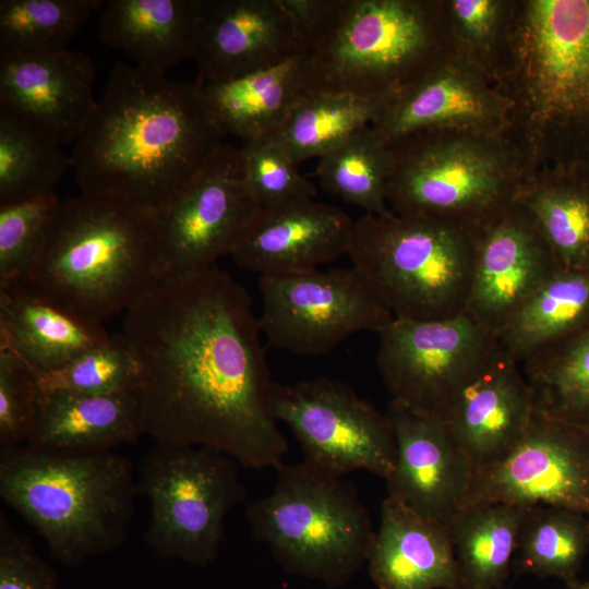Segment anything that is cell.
<instances>
[{
  "label": "cell",
  "instance_id": "obj_1",
  "mask_svg": "<svg viewBox=\"0 0 589 589\" xmlns=\"http://www.w3.org/2000/svg\"><path fill=\"white\" fill-rule=\"evenodd\" d=\"M261 333L250 293L217 266L159 280L120 333L140 366L144 435L279 466L288 442L271 410Z\"/></svg>",
  "mask_w": 589,
  "mask_h": 589
},
{
  "label": "cell",
  "instance_id": "obj_2",
  "mask_svg": "<svg viewBox=\"0 0 589 589\" xmlns=\"http://www.w3.org/2000/svg\"><path fill=\"white\" fill-rule=\"evenodd\" d=\"M225 136L201 85L118 61L70 155L81 193L157 212Z\"/></svg>",
  "mask_w": 589,
  "mask_h": 589
},
{
  "label": "cell",
  "instance_id": "obj_3",
  "mask_svg": "<svg viewBox=\"0 0 589 589\" xmlns=\"http://www.w3.org/2000/svg\"><path fill=\"white\" fill-rule=\"evenodd\" d=\"M492 82L509 103L503 134L525 178L589 168V0H515Z\"/></svg>",
  "mask_w": 589,
  "mask_h": 589
},
{
  "label": "cell",
  "instance_id": "obj_4",
  "mask_svg": "<svg viewBox=\"0 0 589 589\" xmlns=\"http://www.w3.org/2000/svg\"><path fill=\"white\" fill-rule=\"evenodd\" d=\"M139 494L131 462L112 450L55 453L27 445L0 450V496L74 567L128 537Z\"/></svg>",
  "mask_w": 589,
  "mask_h": 589
},
{
  "label": "cell",
  "instance_id": "obj_5",
  "mask_svg": "<svg viewBox=\"0 0 589 589\" xmlns=\"http://www.w3.org/2000/svg\"><path fill=\"white\" fill-rule=\"evenodd\" d=\"M160 280L156 213L117 199H61L29 281L98 322L127 312Z\"/></svg>",
  "mask_w": 589,
  "mask_h": 589
},
{
  "label": "cell",
  "instance_id": "obj_6",
  "mask_svg": "<svg viewBox=\"0 0 589 589\" xmlns=\"http://www.w3.org/2000/svg\"><path fill=\"white\" fill-rule=\"evenodd\" d=\"M308 92L390 101L456 56L445 0H345L308 51Z\"/></svg>",
  "mask_w": 589,
  "mask_h": 589
},
{
  "label": "cell",
  "instance_id": "obj_7",
  "mask_svg": "<svg viewBox=\"0 0 589 589\" xmlns=\"http://www.w3.org/2000/svg\"><path fill=\"white\" fill-rule=\"evenodd\" d=\"M275 470L273 490L247 506L251 534L286 572L328 587L348 584L375 536L356 488L305 460Z\"/></svg>",
  "mask_w": 589,
  "mask_h": 589
},
{
  "label": "cell",
  "instance_id": "obj_8",
  "mask_svg": "<svg viewBox=\"0 0 589 589\" xmlns=\"http://www.w3.org/2000/svg\"><path fill=\"white\" fill-rule=\"evenodd\" d=\"M394 214L474 231L515 201L522 161L503 132L423 131L388 143Z\"/></svg>",
  "mask_w": 589,
  "mask_h": 589
},
{
  "label": "cell",
  "instance_id": "obj_9",
  "mask_svg": "<svg viewBox=\"0 0 589 589\" xmlns=\"http://www.w3.org/2000/svg\"><path fill=\"white\" fill-rule=\"evenodd\" d=\"M347 255L395 317L441 320L466 311L473 232L393 212L354 220Z\"/></svg>",
  "mask_w": 589,
  "mask_h": 589
},
{
  "label": "cell",
  "instance_id": "obj_10",
  "mask_svg": "<svg viewBox=\"0 0 589 589\" xmlns=\"http://www.w3.org/2000/svg\"><path fill=\"white\" fill-rule=\"evenodd\" d=\"M238 466L211 447L154 444L136 481L148 502L145 539L157 556L195 567L217 558L226 518L244 497Z\"/></svg>",
  "mask_w": 589,
  "mask_h": 589
},
{
  "label": "cell",
  "instance_id": "obj_11",
  "mask_svg": "<svg viewBox=\"0 0 589 589\" xmlns=\"http://www.w3.org/2000/svg\"><path fill=\"white\" fill-rule=\"evenodd\" d=\"M269 406L299 442L304 459L344 478L368 471L387 480L394 471L397 445L386 413L360 397L348 384L330 377L294 383L273 382Z\"/></svg>",
  "mask_w": 589,
  "mask_h": 589
},
{
  "label": "cell",
  "instance_id": "obj_12",
  "mask_svg": "<svg viewBox=\"0 0 589 589\" xmlns=\"http://www.w3.org/2000/svg\"><path fill=\"white\" fill-rule=\"evenodd\" d=\"M377 334L376 366L392 399L444 420L500 348L466 312L425 321L394 316Z\"/></svg>",
  "mask_w": 589,
  "mask_h": 589
},
{
  "label": "cell",
  "instance_id": "obj_13",
  "mask_svg": "<svg viewBox=\"0 0 589 589\" xmlns=\"http://www.w3.org/2000/svg\"><path fill=\"white\" fill-rule=\"evenodd\" d=\"M261 209L241 149L223 143L175 199L155 212L160 280L216 266Z\"/></svg>",
  "mask_w": 589,
  "mask_h": 589
},
{
  "label": "cell",
  "instance_id": "obj_14",
  "mask_svg": "<svg viewBox=\"0 0 589 589\" xmlns=\"http://www.w3.org/2000/svg\"><path fill=\"white\" fill-rule=\"evenodd\" d=\"M262 334L280 350L325 354L360 332L378 333L394 315L350 268L260 276Z\"/></svg>",
  "mask_w": 589,
  "mask_h": 589
},
{
  "label": "cell",
  "instance_id": "obj_15",
  "mask_svg": "<svg viewBox=\"0 0 589 589\" xmlns=\"http://www.w3.org/2000/svg\"><path fill=\"white\" fill-rule=\"evenodd\" d=\"M549 505L589 516V431L533 412L517 446L474 470L466 506Z\"/></svg>",
  "mask_w": 589,
  "mask_h": 589
},
{
  "label": "cell",
  "instance_id": "obj_16",
  "mask_svg": "<svg viewBox=\"0 0 589 589\" xmlns=\"http://www.w3.org/2000/svg\"><path fill=\"white\" fill-rule=\"evenodd\" d=\"M386 414L397 445L388 495L449 532L474 472L468 456L446 420L393 399Z\"/></svg>",
  "mask_w": 589,
  "mask_h": 589
},
{
  "label": "cell",
  "instance_id": "obj_17",
  "mask_svg": "<svg viewBox=\"0 0 589 589\" xmlns=\"http://www.w3.org/2000/svg\"><path fill=\"white\" fill-rule=\"evenodd\" d=\"M472 232L474 260L465 312L497 336L561 265L531 216L516 201Z\"/></svg>",
  "mask_w": 589,
  "mask_h": 589
},
{
  "label": "cell",
  "instance_id": "obj_18",
  "mask_svg": "<svg viewBox=\"0 0 589 589\" xmlns=\"http://www.w3.org/2000/svg\"><path fill=\"white\" fill-rule=\"evenodd\" d=\"M95 76L82 51L0 53V115L74 143L97 104Z\"/></svg>",
  "mask_w": 589,
  "mask_h": 589
},
{
  "label": "cell",
  "instance_id": "obj_19",
  "mask_svg": "<svg viewBox=\"0 0 589 589\" xmlns=\"http://www.w3.org/2000/svg\"><path fill=\"white\" fill-rule=\"evenodd\" d=\"M308 52L280 0H203L193 60L200 83L221 82Z\"/></svg>",
  "mask_w": 589,
  "mask_h": 589
},
{
  "label": "cell",
  "instance_id": "obj_20",
  "mask_svg": "<svg viewBox=\"0 0 589 589\" xmlns=\"http://www.w3.org/2000/svg\"><path fill=\"white\" fill-rule=\"evenodd\" d=\"M508 111L491 79L456 55L392 99L372 127L388 143L423 131L498 133Z\"/></svg>",
  "mask_w": 589,
  "mask_h": 589
},
{
  "label": "cell",
  "instance_id": "obj_21",
  "mask_svg": "<svg viewBox=\"0 0 589 589\" xmlns=\"http://www.w3.org/2000/svg\"><path fill=\"white\" fill-rule=\"evenodd\" d=\"M353 223L314 199L261 209L230 255L260 276L315 269L348 253Z\"/></svg>",
  "mask_w": 589,
  "mask_h": 589
},
{
  "label": "cell",
  "instance_id": "obj_22",
  "mask_svg": "<svg viewBox=\"0 0 589 589\" xmlns=\"http://www.w3.org/2000/svg\"><path fill=\"white\" fill-rule=\"evenodd\" d=\"M534 412L530 386L514 358L501 347L460 394L446 421L474 470L507 457Z\"/></svg>",
  "mask_w": 589,
  "mask_h": 589
},
{
  "label": "cell",
  "instance_id": "obj_23",
  "mask_svg": "<svg viewBox=\"0 0 589 589\" xmlns=\"http://www.w3.org/2000/svg\"><path fill=\"white\" fill-rule=\"evenodd\" d=\"M110 337L101 322L29 281L0 286V348L36 373L57 370Z\"/></svg>",
  "mask_w": 589,
  "mask_h": 589
},
{
  "label": "cell",
  "instance_id": "obj_24",
  "mask_svg": "<svg viewBox=\"0 0 589 589\" xmlns=\"http://www.w3.org/2000/svg\"><path fill=\"white\" fill-rule=\"evenodd\" d=\"M366 565L378 589H461L448 532L389 495Z\"/></svg>",
  "mask_w": 589,
  "mask_h": 589
},
{
  "label": "cell",
  "instance_id": "obj_25",
  "mask_svg": "<svg viewBox=\"0 0 589 589\" xmlns=\"http://www.w3.org/2000/svg\"><path fill=\"white\" fill-rule=\"evenodd\" d=\"M143 433L140 388L113 395L41 394L25 445L55 453L106 452Z\"/></svg>",
  "mask_w": 589,
  "mask_h": 589
},
{
  "label": "cell",
  "instance_id": "obj_26",
  "mask_svg": "<svg viewBox=\"0 0 589 589\" xmlns=\"http://www.w3.org/2000/svg\"><path fill=\"white\" fill-rule=\"evenodd\" d=\"M203 0H109L98 33L134 65L164 72L193 59Z\"/></svg>",
  "mask_w": 589,
  "mask_h": 589
},
{
  "label": "cell",
  "instance_id": "obj_27",
  "mask_svg": "<svg viewBox=\"0 0 589 589\" xmlns=\"http://www.w3.org/2000/svg\"><path fill=\"white\" fill-rule=\"evenodd\" d=\"M308 52L221 82H197L226 134L244 142L274 136L306 92Z\"/></svg>",
  "mask_w": 589,
  "mask_h": 589
},
{
  "label": "cell",
  "instance_id": "obj_28",
  "mask_svg": "<svg viewBox=\"0 0 589 589\" xmlns=\"http://www.w3.org/2000/svg\"><path fill=\"white\" fill-rule=\"evenodd\" d=\"M515 201L562 267L589 269V168H543L524 179Z\"/></svg>",
  "mask_w": 589,
  "mask_h": 589
},
{
  "label": "cell",
  "instance_id": "obj_29",
  "mask_svg": "<svg viewBox=\"0 0 589 589\" xmlns=\"http://www.w3.org/2000/svg\"><path fill=\"white\" fill-rule=\"evenodd\" d=\"M589 325V269L558 267L509 317L496 338L518 363Z\"/></svg>",
  "mask_w": 589,
  "mask_h": 589
},
{
  "label": "cell",
  "instance_id": "obj_30",
  "mask_svg": "<svg viewBox=\"0 0 589 589\" xmlns=\"http://www.w3.org/2000/svg\"><path fill=\"white\" fill-rule=\"evenodd\" d=\"M528 506L486 503L466 506L449 529L461 589H497L516 555Z\"/></svg>",
  "mask_w": 589,
  "mask_h": 589
},
{
  "label": "cell",
  "instance_id": "obj_31",
  "mask_svg": "<svg viewBox=\"0 0 589 589\" xmlns=\"http://www.w3.org/2000/svg\"><path fill=\"white\" fill-rule=\"evenodd\" d=\"M388 103L350 94L306 91L274 137L299 165L322 157L357 131L372 127Z\"/></svg>",
  "mask_w": 589,
  "mask_h": 589
},
{
  "label": "cell",
  "instance_id": "obj_32",
  "mask_svg": "<svg viewBox=\"0 0 589 589\" xmlns=\"http://www.w3.org/2000/svg\"><path fill=\"white\" fill-rule=\"evenodd\" d=\"M520 365L536 414L589 431V325Z\"/></svg>",
  "mask_w": 589,
  "mask_h": 589
},
{
  "label": "cell",
  "instance_id": "obj_33",
  "mask_svg": "<svg viewBox=\"0 0 589 589\" xmlns=\"http://www.w3.org/2000/svg\"><path fill=\"white\" fill-rule=\"evenodd\" d=\"M588 552L589 516L549 505L527 507L516 551L521 572L558 578L573 589Z\"/></svg>",
  "mask_w": 589,
  "mask_h": 589
},
{
  "label": "cell",
  "instance_id": "obj_34",
  "mask_svg": "<svg viewBox=\"0 0 589 589\" xmlns=\"http://www.w3.org/2000/svg\"><path fill=\"white\" fill-rule=\"evenodd\" d=\"M393 154L373 127L363 128L318 158L314 175L323 189L365 214L390 213L387 184Z\"/></svg>",
  "mask_w": 589,
  "mask_h": 589
},
{
  "label": "cell",
  "instance_id": "obj_35",
  "mask_svg": "<svg viewBox=\"0 0 589 589\" xmlns=\"http://www.w3.org/2000/svg\"><path fill=\"white\" fill-rule=\"evenodd\" d=\"M62 144L0 115V205L55 193L71 168Z\"/></svg>",
  "mask_w": 589,
  "mask_h": 589
},
{
  "label": "cell",
  "instance_id": "obj_36",
  "mask_svg": "<svg viewBox=\"0 0 589 589\" xmlns=\"http://www.w3.org/2000/svg\"><path fill=\"white\" fill-rule=\"evenodd\" d=\"M101 0H1L0 53L68 49Z\"/></svg>",
  "mask_w": 589,
  "mask_h": 589
},
{
  "label": "cell",
  "instance_id": "obj_37",
  "mask_svg": "<svg viewBox=\"0 0 589 589\" xmlns=\"http://www.w3.org/2000/svg\"><path fill=\"white\" fill-rule=\"evenodd\" d=\"M41 394L113 395L140 388V366L119 334L68 364L36 373Z\"/></svg>",
  "mask_w": 589,
  "mask_h": 589
},
{
  "label": "cell",
  "instance_id": "obj_38",
  "mask_svg": "<svg viewBox=\"0 0 589 589\" xmlns=\"http://www.w3.org/2000/svg\"><path fill=\"white\" fill-rule=\"evenodd\" d=\"M60 203L51 193L0 205V286L29 278L46 249Z\"/></svg>",
  "mask_w": 589,
  "mask_h": 589
},
{
  "label": "cell",
  "instance_id": "obj_39",
  "mask_svg": "<svg viewBox=\"0 0 589 589\" xmlns=\"http://www.w3.org/2000/svg\"><path fill=\"white\" fill-rule=\"evenodd\" d=\"M456 55L493 79L506 44L515 0H445Z\"/></svg>",
  "mask_w": 589,
  "mask_h": 589
},
{
  "label": "cell",
  "instance_id": "obj_40",
  "mask_svg": "<svg viewBox=\"0 0 589 589\" xmlns=\"http://www.w3.org/2000/svg\"><path fill=\"white\" fill-rule=\"evenodd\" d=\"M240 149L262 209L316 196L315 185L298 171V165L274 136L244 142Z\"/></svg>",
  "mask_w": 589,
  "mask_h": 589
},
{
  "label": "cell",
  "instance_id": "obj_41",
  "mask_svg": "<svg viewBox=\"0 0 589 589\" xmlns=\"http://www.w3.org/2000/svg\"><path fill=\"white\" fill-rule=\"evenodd\" d=\"M40 398L36 372L11 350L0 348V450L27 443Z\"/></svg>",
  "mask_w": 589,
  "mask_h": 589
},
{
  "label": "cell",
  "instance_id": "obj_42",
  "mask_svg": "<svg viewBox=\"0 0 589 589\" xmlns=\"http://www.w3.org/2000/svg\"><path fill=\"white\" fill-rule=\"evenodd\" d=\"M52 566L0 513V589H57Z\"/></svg>",
  "mask_w": 589,
  "mask_h": 589
},
{
  "label": "cell",
  "instance_id": "obj_43",
  "mask_svg": "<svg viewBox=\"0 0 589 589\" xmlns=\"http://www.w3.org/2000/svg\"><path fill=\"white\" fill-rule=\"evenodd\" d=\"M293 17L311 51L318 46L335 27L345 0H280Z\"/></svg>",
  "mask_w": 589,
  "mask_h": 589
},
{
  "label": "cell",
  "instance_id": "obj_44",
  "mask_svg": "<svg viewBox=\"0 0 589 589\" xmlns=\"http://www.w3.org/2000/svg\"><path fill=\"white\" fill-rule=\"evenodd\" d=\"M573 589H589V582L587 584H578L575 588Z\"/></svg>",
  "mask_w": 589,
  "mask_h": 589
}]
</instances>
